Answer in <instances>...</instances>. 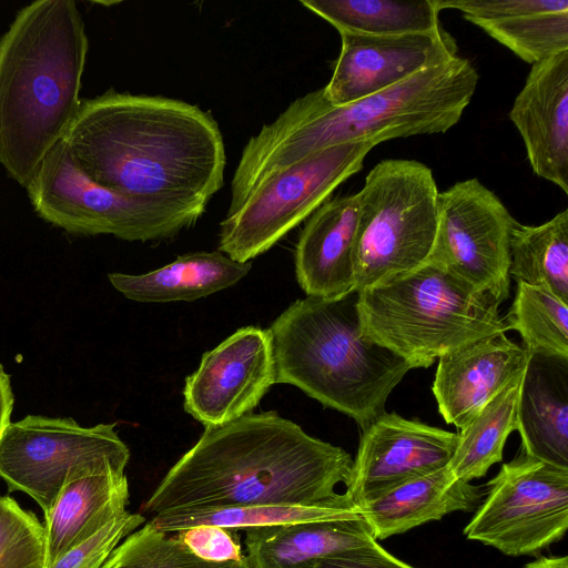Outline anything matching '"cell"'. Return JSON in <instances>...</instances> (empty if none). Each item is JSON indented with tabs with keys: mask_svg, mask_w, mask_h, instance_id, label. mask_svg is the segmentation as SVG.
Returning a JSON list of instances; mask_svg holds the SVG:
<instances>
[{
	"mask_svg": "<svg viewBox=\"0 0 568 568\" xmlns=\"http://www.w3.org/2000/svg\"><path fill=\"white\" fill-rule=\"evenodd\" d=\"M509 275L568 303V210L540 225L515 224Z\"/></svg>",
	"mask_w": 568,
	"mask_h": 568,
	"instance_id": "cell-25",
	"label": "cell"
},
{
	"mask_svg": "<svg viewBox=\"0 0 568 568\" xmlns=\"http://www.w3.org/2000/svg\"><path fill=\"white\" fill-rule=\"evenodd\" d=\"M375 145L362 141L331 146L262 181L227 211L220 224L219 251L245 263L270 250L361 171Z\"/></svg>",
	"mask_w": 568,
	"mask_h": 568,
	"instance_id": "cell-10",
	"label": "cell"
},
{
	"mask_svg": "<svg viewBox=\"0 0 568 568\" xmlns=\"http://www.w3.org/2000/svg\"><path fill=\"white\" fill-rule=\"evenodd\" d=\"M484 501L464 529L507 556H531L568 529V468L520 452L487 484Z\"/></svg>",
	"mask_w": 568,
	"mask_h": 568,
	"instance_id": "cell-11",
	"label": "cell"
},
{
	"mask_svg": "<svg viewBox=\"0 0 568 568\" xmlns=\"http://www.w3.org/2000/svg\"><path fill=\"white\" fill-rule=\"evenodd\" d=\"M363 518L358 509L255 505L232 507H184L160 511L150 523L165 534L207 525L227 529L287 525L296 523Z\"/></svg>",
	"mask_w": 568,
	"mask_h": 568,
	"instance_id": "cell-26",
	"label": "cell"
},
{
	"mask_svg": "<svg viewBox=\"0 0 568 568\" xmlns=\"http://www.w3.org/2000/svg\"><path fill=\"white\" fill-rule=\"evenodd\" d=\"M352 456L276 412L248 413L205 427L168 471L142 510L290 505L355 508L345 494Z\"/></svg>",
	"mask_w": 568,
	"mask_h": 568,
	"instance_id": "cell-2",
	"label": "cell"
},
{
	"mask_svg": "<svg viewBox=\"0 0 568 568\" xmlns=\"http://www.w3.org/2000/svg\"><path fill=\"white\" fill-rule=\"evenodd\" d=\"M232 529L201 525L176 532L178 538L197 557L212 562L245 559Z\"/></svg>",
	"mask_w": 568,
	"mask_h": 568,
	"instance_id": "cell-34",
	"label": "cell"
},
{
	"mask_svg": "<svg viewBox=\"0 0 568 568\" xmlns=\"http://www.w3.org/2000/svg\"><path fill=\"white\" fill-rule=\"evenodd\" d=\"M304 568H414L386 551L377 541L347 549Z\"/></svg>",
	"mask_w": 568,
	"mask_h": 568,
	"instance_id": "cell-35",
	"label": "cell"
},
{
	"mask_svg": "<svg viewBox=\"0 0 568 568\" xmlns=\"http://www.w3.org/2000/svg\"><path fill=\"white\" fill-rule=\"evenodd\" d=\"M275 381L267 329H237L203 354L185 381L184 409L204 427L220 426L251 413Z\"/></svg>",
	"mask_w": 568,
	"mask_h": 568,
	"instance_id": "cell-13",
	"label": "cell"
},
{
	"mask_svg": "<svg viewBox=\"0 0 568 568\" xmlns=\"http://www.w3.org/2000/svg\"><path fill=\"white\" fill-rule=\"evenodd\" d=\"M128 503L124 473L85 476L64 485L51 511L43 517L44 568L124 514Z\"/></svg>",
	"mask_w": 568,
	"mask_h": 568,
	"instance_id": "cell-21",
	"label": "cell"
},
{
	"mask_svg": "<svg viewBox=\"0 0 568 568\" xmlns=\"http://www.w3.org/2000/svg\"><path fill=\"white\" fill-rule=\"evenodd\" d=\"M520 381L501 390L458 433V444L448 464L456 479L470 483L501 462L505 443L517 428Z\"/></svg>",
	"mask_w": 568,
	"mask_h": 568,
	"instance_id": "cell-27",
	"label": "cell"
},
{
	"mask_svg": "<svg viewBox=\"0 0 568 568\" xmlns=\"http://www.w3.org/2000/svg\"><path fill=\"white\" fill-rule=\"evenodd\" d=\"M13 406V394L10 383V376L0 364V437L3 429L10 423V416Z\"/></svg>",
	"mask_w": 568,
	"mask_h": 568,
	"instance_id": "cell-36",
	"label": "cell"
},
{
	"mask_svg": "<svg viewBox=\"0 0 568 568\" xmlns=\"http://www.w3.org/2000/svg\"><path fill=\"white\" fill-rule=\"evenodd\" d=\"M115 424L82 427L73 418L28 415L0 437V478L30 496L47 516L64 485L108 471L124 473L130 450Z\"/></svg>",
	"mask_w": 568,
	"mask_h": 568,
	"instance_id": "cell-8",
	"label": "cell"
},
{
	"mask_svg": "<svg viewBox=\"0 0 568 568\" xmlns=\"http://www.w3.org/2000/svg\"><path fill=\"white\" fill-rule=\"evenodd\" d=\"M62 139L91 180L129 199L202 216L223 185L219 124L185 101L109 90L81 100Z\"/></svg>",
	"mask_w": 568,
	"mask_h": 568,
	"instance_id": "cell-1",
	"label": "cell"
},
{
	"mask_svg": "<svg viewBox=\"0 0 568 568\" xmlns=\"http://www.w3.org/2000/svg\"><path fill=\"white\" fill-rule=\"evenodd\" d=\"M432 170L415 160H384L356 193L355 286L362 291L424 265L438 226Z\"/></svg>",
	"mask_w": 568,
	"mask_h": 568,
	"instance_id": "cell-7",
	"label": "cell"
},
{
	"mask_svg": "<svg viewBox=\"0 0 568 568\" xmlns=\"http://www.w3.org/2000/svg\"><path fill=\"white\" fill-rule=\"evenodd\" d=\"M527 359V352L505 332L440 356L433 393L445 422L464 428L501 390L521 379Z\"/></svg>",
	"mask_w": 568,
	"mask_h": 568,
	"instance_id": "cell-17",
	"label": "cell"
},
{
	"mask_svg": "<svg viewBox=\"0 0 568 568\" xmlns=\"http://www.w3.org/2000/svg\"><path fill=\"white\" fill-rule=\"evenodd\" d=\"M529 64L568 50V10L474 23Z\"/></svg>",
	"mask_w": 568,
	"mask_h": 568,
	"instance_id": "cell-29",
	"label": "cell"
},
{
	"mask_svg": "<svg viewBox=\"0 0 568 568\" xmlns=\"http://www.w3.org/2000/svg\"><path fill=\"white\" fill-rule=\"evenodd\" d=\"M101 568H250L241 561L212 562L194 555L178 536L155 529L150 521L126 536Z\"/></svg>",
	"mask_w": 568,
	"mask_h": 568,
	"instance_id": "cell-30",
	"label": "cell"
},
{
	"mask_svg": "<svg viewBox=\"0 0 568 568\" xmlns=\"http://www.w3.org/2000/svg\"><path fill=\"white\" fill-rule=\"evenodd\" d=\"M244 530V555L250 568H304L324 557L375 541L364 518Z\"/></svg>",
	"mask_w": 568,
	"mask_h": 568,
	"instance_id": "cell-22",
	"label": "cell"
},
{
	"mask_svg": "<svg viewBox=\"0 0 568 568\" xmlns=\"http://www.w3.org/2000/svg\"><path fill=\"white\" fill-rule=\"evenodd\" d=\"M499 303L425 263L358 291L362 334L410 367H429L440 356L506 333Z\"/></svg>",
	"mask_w": 568,
	"mask_h": 568,
	"instance_id": "cell-6",
	"label": "cell"
},
{
	"mask_svg": "<svg viewBox=\"0 0 568 568\" xmlns=\"http://www.w3.org/2000/svg\"><path fill=\"white\" fill-rule=\"evenodd\" d=\"M88 49L73 0L31 2L0 39V165L23 187L75 118Z\"/></svg>",
	"mask_w": 568,
	"mask_h": 568,
	"instance_id": "cell-4",
	"label": "cell"
},
{
	"mask_svg": "<svg viewBox=\"0 0 568 568\" xmlns=\"http://www.w3.org/2000/svg\"><path fill=\"white\" fill-rule=\"evenodd\" d=\"M509 119L536 175L568 194V50L534 64Z\"/></svg>",
	"mask_w": 568,
	"mask_h": 568,
	"instance_id": "cell-16",
	"label": "cell"
},
{
	"mask_svg": "<svg viewBox=\"0 0 568 568\" xmlns=\"http://www.w3.org/2000/svg\"><path fill=\"white\" fill-rule=\"evenodd\" d=\"M438 226L426 263L501 304L509 296L510 237L517 223L500 199L477 179L438 193Z\"/></svg>",
	"mask_w": 568,
	"mask_h": 568,
	"instance_id": "cell-12",
	"label": "cell"
},
{
	"mask_svg": "<svg viewBox=\"0 0 568 568\" xmlns=\"http://www.w3.org/2000/svg\"><path fill=\"white\" fill-rule=\"evenodd\" d=\"M357 226L356 194L327 200L310 215L294 255L307 296L334 298L354 290Z\"/></svg>",
	"mask_w": 568,
	"mask_h": 568,
	"instance_id": "cell-18",
	"label": "cell"
},
{
	"mask_svg": "<svg viewBox=\"0 0 568 568\" xmlns=\"http://www.w3.org/2000/svg\"><path fill=\"white\" fill-rule=\"evenodd\" d=\"M524 568H568L567 556L539 557L528 562Z\"/></svg>",
	"mask_w": 568,
	"mask_h": 568,
	"instance_id": "cell-37",
	"label": "cell"
},
{
	"mask_svg": "<svg viewBox=\"0 0 568 568\" xmlns=\"http://www.w3.org/2000/svg\"><path fill=\"white\" fill-rule=\"evenodd\" d=\"M341 52L326 100L343 105L396 85L423 69L457 54L456 40L444 28L396 36L341 32Z\"/></svg>",
	"mask_w": 568,
	"mask_h": 568,
	"instance_id": "cell-15",
	"label": "cell"
},
{
	"mask_svg": "<svg viewBox=\"0 0 568 568\" xmlns=\"http://www.w3.org/2000/svg\"><path fill=\"white\" fill-rule=\"evenodd\" d=\"M480 487L454 477L449 466L409 479L358 507L375 540L403 534L454 511H471Z\"/></svg>",
	"mask_w": 568,
	"mask_h": 568,
	"instance_id": "cell-20",
	"label": "cell"
},
{
	"mask_svg": "<svg viewBox=\"0 0 568 568\" xmlns=\"http://www.w3.org/2000/svg\"><path fill=\"white\" fill-rule=\"evenodd\" d=\"M516 430L526 455L568 468V357L528 354Z\"/></svg>",
	"mask_w": 568,
	"mask_h": 568,
	"instance_id": "cell-19",
	"label": "cell"
},
{
	"mask_svg": "<svg viewBox=\"0 0 568 568\" xmlns=\"http://www.w3.org/2000/svg\"><path fill=\"white\" fill-rule=\"evenodd\" d=\"M458 434L383 413L362 429L344 493L358 509L409 479L447 466Z\"/></svg>",
	"mask_w": 568,
	"mask_h": 568,
	"instance_id": "cell-14",
	"label": "cell"
},
{
	"mask_svg": "<svg viewBox=\"0 0 568 568\" xmlns=\"http://www.w3.org/2000/svg\"><path fill=\"white\" fill-rule=\"evenodd\" d=\"M339 33L396 36L439 28L437 0H302Z\"/></svg>",
	"mask_w": 568,
	"mask_h": 568,
	"instance_id": "cell-24",
	"label": "cell"
},
{
	"mask_svg": "<svg viewBox=\"0 0 568 568\" xmlns=\"http://www.w3.org/2000/svg\"><path fill=\"white\" fill-rule=\"evenodd\" d=\"M37 214L79 235L161 241L191 227L201 215L125 197L91 180L61 139L26 186Z\"/></svg>",
	"mask_w": 568,
	"mask_h": 568,
	"instance_id": "cell-9",
	"label": "cell"
},
{
	"mask_svg": "<svg viewBox=\"0 0 568 568\" xmlns=\"http://www.w3.org/2000/svg\"><path fill=\"white\" fill-rule=\"evenodd\" d=\"M439 10L454 9L476 23L516 16L568 10V0H437Z\"/></svg>",
	"mask_w": 568,
	"mask_h": 568,
	"instance_id": "cell-33",
	"label": "cell"
},
{
	"mask_svg": "<svg viewBox=\"0 0 568 568\" xmlns=\"http://www.w3.org/2000/svg\"><path fill=\"white\" fill-rule=\"evenodd\" d=\"M478 80L473 63L456 55L347 104L329 103L322 89L297 98L245 144L229 211L262 181L327 148L447 132L470 103Z\"/></svg>",
	"mask_w": 568,
	"mask_h": 568,
	"instance_id": "cell-3",
	"label": "cell"
},
{
	"mask_svg": "<svg viewBox=\"0 0 568 568\" xmlns=\"http://www.w3.org/2000/svg\"><path fill=\"white\" fill-rule=\"evenodd\" d=\"M145 523L141 514L128 510L84 542L62 555L50 568H101L112 550Z\"/></svg>",
	"mask_w": 568,
	"mask_h": 568,
	"instance_id": "cell-32",
	"label": "cell"
},
{
	"mask_svg": "<svg viewBox=\"0 0 568 568\" xmlns=\"http://www.w3.org/2000/svg\"><path fill=\"white\" fill-rule=\"evenodd\" d=\"M276 383L302 389L362 429L385 413L392 390L412 367L361 331L358 291L292 303L267 329Z\"/></svg>",
	"mask_w": 568,
	"mask_h": 568,
	"instance_id": "cell-5",
	"label": "cell"
},
{
	"mask_svg": "<svg viewBox=\"0 0 568 568\" xmlns=\"http://www.w3.org/2000/svg\"><path fill=\"white\" fill-rule=\"evenodd\" d=\"M504 320L515 329L527 354L568 357V303L546 288L517 283L511 306Z\"/></svg>",
	"mask_w": 568,
	"mask_h": 568,
	"instance_id": "cell-28",
	"label": "cell"
},
{
	"mask_svg": "<svg viewBox=\"0 0 568 568\" xmlns=\"http://www.w3.org/2000/svg\"><path fill=\"white\" fill-rule=\"evenodd\" d=\"M220 251L193 252L144 274L110 273L112 286L126 298L143 303L194 301L229 288L251 271Z\"/></svg>",
	"mask_w": 568,
	"mask_h": 568,
	"instance_id": "cell-23",
	"label": "cell"
},
{
	"mask_svg": "<svg viewBox=\"0 0 568 568\" xmlns=\"http://www.w3.org/2000/svg\"><path fill=\"white\" fill-rule=\"evenodd\" d=\"M43 524L13 498L0 496V568H44Z\"/></svg>",
	"mask_w": 568,
	"mask_h": 568,
	"instance_id": "cell-31",
	"label": "cell"
}]
</instances>
